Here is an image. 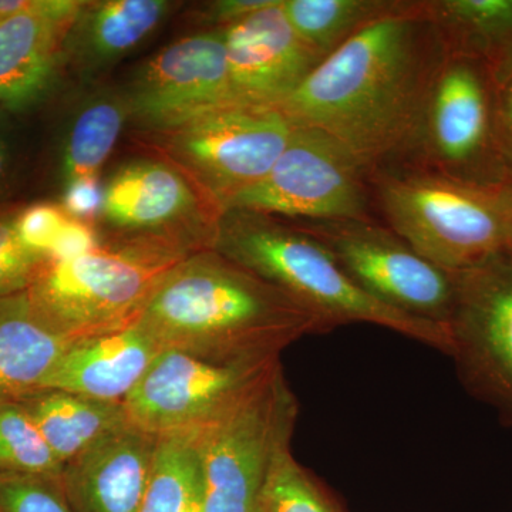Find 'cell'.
Listing matches in <instances>:
<instances>
[{
    "instance_id": "6da1fadb",
    "label": "cell",
    "mask_w": 512,
    "mask_h": 512,
    "mask_svg": "<svg viewBox=\"0 0 512 512\" xmlns=\"http://www.w3.org/2000/svg\"><path fill=\"white\" fill-rule=\"evenodd\" d=\"M447 55L426 0H403L326 56L279 109L335 140L372 177L409 160Z\"/></svg>"
},
{
    "instance_id": "7a4b0ae2",
    "label": "cell",
    "mask_w": 512,
    "mask_h": 512,
    "mask_svg": "<svg viewBox=\"0 0 512 512\" xmlns=\"http://www.w3.org/2000/svg\"><path fill=\"white\" fill-rule=\"evenodd\" d=\"M138 323L161 349L224 365L271 362L303 336L329 332L284 289L212 248L165 276Z\"/></svg>"
},
{
    "instance_id": "3957f363",
    "label": "cell",
    "mask_w": 512,
    "mask_h": 512,
    "mask_svg": "<svg viewBox=\"0 0 512 512\" xmlns=\"http://www.w3.org/2000/svg\"><path fill=\"white\" fill-rule=\"evenodd\" d=\"M212 249L292 295L328 330L372 323L451 356L444 326L397 311L357 285L335 256L295 222L249 211H224Z\"/></svg>"
},
{
    "instance_id": "277c9868",
    "label": "cell",
    "mask_w": 512,
    "mask_h": 512,
    "mask_svg": "<svg viewBox=\"0 0 512 512\" xmlns=\"http://www.w3.org/2000/svg\"><path fill=\"white\" fill-rule=\"evenodd\" d=\"M376 214L431 264L450 274L508 256L512 194L416 167L370 177Z\"/></svg>"
},
{
    "instance_id": "5b68a950",
    "label": "cell",
    "mask_w": 512,
    "mask_h": 512,
    "mask_svg": "<svg viewBox=\"0 0 512 512\" xmlns=\"http://www.w3.org/2000/svg\"><path fill=\"white\" fill-rule=\"evenodd\" d=\"M202 249L183 235L120 234L89 254L47 262L29 292L66 335L90 338L138 322L165 276Z\"/></svg>"
},
{
    "instance_id": "8992f818",
    "label": "cell",
    "mask_w": 512,
    "mask_h": 512,
    "mask_svg": "<svg viewBox=\"0 0 512 512\" xmlns=\"http://www.w3.org/2000/svg\"><path fill=\"white\" fill-rule=\"evenodd\" d=\"M296 417L298 402L276 360L220 412L185 430L201 468V512H264L269 474L291 444Z\"/></svg>"
},
{
    "instance_id": "52a82bcc",
    "label": "cell",
    "mask_w": 512,
    "mask_h": 512,
    "mask_svg": "<svg viewBox=\"0 0 512 512\" xmlns=\"http://www.w3.org/2000/svg\"><path fill=\"white\" fill-rule=\"evenodd\" d=\"M403 167L504 188L495 82L487 63L448 49L427 97L412 154Z\"/></svg>"
},
{
    "instance_id": "ba28073f",
    "label": "cell",
    "mask_w": 512,
    "mask_h": 512,
    "mask_svg": "<svg viewBox=\"0 0 512 512\" xmlns=\"http://www.w3.org/2000/svg\"><path fill=\"white\" fill-rule=\"evenodd\" d=\"M224 211L288 221L376 220L369 171L325 133L301 124L269 173L229 198Z\"/></svg>"
},
{
    "instance_id": "9c48e42d",
    "label": "cell",
    "mask_w": 512,
    "mask_h": 512,
    "mask_svg": "<svg viewBox=\"0 0 512 512\" xmlns=\"http://www.w3.org/2000/svg\"><path fill=\"white\" fill-rule=\"evenodd\" d=\"M295 126L279 107L229 100L158 136L168 161L224 210L269 173Z\"/></svg>"
},
{
    "instance_id": "30bf717a",
    "label": "cell",
    "mask_w": 512,
    "mask_h": 512,
    "mask_svg": "<svg viewBox=\"0 0 512 512\" xmlns=\"http://www.w3.org/2000/svg\"><path fill=\"white\" fill-rule=\"evenodd\" d=\"M292 222L318 239L367 293L397 311L447 328L456 299V274L431 264L386 224Z\"/></svg>"
},
{
    "instance_id": "8fae6325",
    "label": "cell",
    "mask_w": 512,
    "mask_h": 512,
    "mask_svg": "<svg viewBox=\"0 0 512 512\" xmlns=\"http://www.w3.org/2000/svg\"><path fill=\"white\" fill-rule=\"evenodd\" d=\"M458 369L471 390L512 414V261L456 274L448 322Z\"/></svg>"
},
{
    "instance_id": "7c38bea8",
    "label": "cell",
    "mask_w": 512,
    "mask_h": 512,
    "mask_svg": "<svg viewBox=\"0 0 512 512\" xmlns=\"http://www.w3.org/2000/svg\"><path fill=\"white\" fill-rule=\"evenodd\" d=\"M124 96L130 120L158 134L235 100L222 29L164 47L138 67Z\"/></svg>"
},
{
    "instance_id": "4fadbf2b",
    "label": "cell",
    "mask_w": 512,
    "mask_h": 512,
    "mask_svg": "<svg viewBox=\"0 0 512 512\" xmlns=\"http://www.w3.org/2000/svg\"><path fill=\"white\" fill-rule=\"evenodd\" d=\"M276 360L224 365L163 349L123 402L128 423L157 437L194 429L220 412Z\"/></svg>"
},
{
    "instance_id": "5bb4252c",
    "label": "cell",
    "mask_w": 512,
    "mask_h": 512,
    "mask_svg": "<svg viewBox=\"0 0 512 512\" xmlns=\"http://www.w3.org/2000/svg\"><path fill=\"white\" fill-rule=\"evenodd\" d=\"M221 205L170 161L136 160L103 187L100 217L121 234H173L212 248Z\"/></svg>"
},
{
    "instance_id": "9a60e30c",
    "label": "cell",
    "mask_w": 512,
    "mask_h": 512,
    "mask_svg": "<svg viewBox=\"0 0 512 512\" xmlns=\"http://www.w3.org/2000/svg\"><path fill=\"white\" fill-rule=\"evenodd\" d=\"M234 99L279 107L323 57L286 18L284 0H271L222 29Z\"/></svg>"
},
{
    "instance_id": "2e32d148",
    "label": "cell",
    "mask_w": 512,
    "mask_h": 512,
    "mask_svg": "<svg viewBox=\"0 0 512 512\" xmlns=\"http://www.w3.org/2000/svg\"><path fill=\"white\" fill-rule=\"evenodd\" d=\"M83 3L35 0L28 12L0 22V111L22 113L49 93Z\"/></svg>"
},
{
    "instance_id": "e0dca14e",
    "label": "cell",
    "mask_w": 512,
    "mask_h": 512,
    "mask_svg": "<svg viewBox=\"0 0 512 512\" xmlns=\"http://www.w3.org/2000/svg\"><path fill=\"white\" fill-rule=\"evenodd\" d=\"M157 443L127 424L64 464L60 481L73 512H138Z\"/></svg>"
},
{
    "instance_id": "ac0fdd59",
    "label": "cell",
    "mask_w": 512,
    "mask_h": 512,
    "mask_svg": "<svg viewBox=\"0 0 512 512\" xmlns=\"http://www.w3.org/2000/svg\"><path fill=\"white\" fill-rule=\"evenodd\" d=\"M140 323L74 340L43 387L123 403L161 352Z\"/></svg>"
},
{
    "instance_id": "d6986e66",
    "label": "cell",
    "mask_w": 512,
    "mask_h": 512,
    "mask_svg": "<svg viewBox=\"0 0 512 512\" xmlns=\"http://www.w3.org/2000/svg\"><path fill=\"white\" fill-rule=\"evenodd\" d=\"M73 342L29 291L0 296V404L43 390Z\"/></svg>"
},
{
    "instance_id": "ffe728a7",
    "label": "cell",
    "mask_w": 512,
    "mask_h": 512,
    "mask_svg": "<svg viewBox=\"0 0 512 512\" xmlns=\"http://www.w3.org/2000/svg\"><path fill=\"white\" fill-rule=\"evenodd\" d=\"M173 8L168 0L84 2L64 42V63L82 74L100 72L153 35Z\"/></svg>"
},
{
    "instance_id": "44dd1931",
    "label": "cell",
    "mask_w": 512,
    "mask_h": 512,
    "mask_svg": "<svg viewBox=\"0 0 512 512\" xmlns=\"http://www.w3.org/2000/svg\"><path fill=\"white\" fill-rule=\"evenodd\" d=\"M19 403L63 464L130 424L123 403L103 402L62 390H39Z\"/></svg>"
},
{
    "instance_id": "7402d4cb",
    "label": "cell",
    "mask_w": 512,
    "mask_h": 512,
    "mask_svg": "<svg viewBox=\"0 0 512 512\" xmlns=\"http://www.w3.org/2000/svg\"><path fill=\"white\" fill-rule=\"evenodd\" d=\"M451 52L477 57L491 72L512 60V0H426Z\"/></svg>"
},
{
    "instance_id": "603a6c76",
    "label": "cell",
    "mask_w": 512,
    "mask_h": 512,
    "mask_svg": "<svg viewBox=\"0 0 512 512\" xmlns=\"http://www.w3.org/2000/svg\"><path fill=\"white\" fill-rule=\"evenodd\" d=\"M128 120L130 109L124 93H99L80 107L60 153L63 187L80 180H99Z\"/></svg>"
},
{
    "instance_id": "cb8c5ba5",
    "label": "cell",
    "mask_w": 512,
    "mask_h": 512,
    "mask_svg": "<svg viewBox=\"0 0 512 512\" xmlns=\"http://www.w3.org/2000/svg\"><path fill=\"white\" fill-rule=\"evenodd\" d=\"M403 0H284L286 18L306 45L325 59Z\"/></svg>"
},
{
    "instance_id": "d4e9b609",
    "label": "cell",
    "mask_w": 512,
    "mask_h": 512,
    "mask_svg": "<svg viewBox=\"0 0 512 512\" xmlns=\"http://www.w3.org/2000/svg\"><path fill=\"white\" fill-rule=\"evenodd\" d=\"M201 511V468L190 431L158 436L153 470L138 512Z\"/></svg>"
},
{
    "instance_id": "484cf974",
    "label": "cell",
    "mask_w": 512,
    "mask_h": 512,
    "mask_svg": "<svg viewBox=\"0 0 512 512\" xmlns=\"http://www.w3.org/2000/svg\"><path fill=\"white\" fill-rule=\"evenodd\" d=\"M63 468L25 407L0 404V473L60 476Z\"/></svg>"
},
{
    "instance_id": "4316f807",
    "label": "cell",
    "mask_w": 512,
    "mask_h": 512,
    "mask_svg": "<svg viewBox=\"0 0 512 512\" xmlns=\"http://www.w3.org/2000/svg\"><path fill=\"white\" fill-rule=\"evenodd\" d=\"M264 512H339L311 474L293 458L291 447L276 458L264 494Z\"/></svg>"
},
{
    "instance_id": "83f0119b",
    "label": "cell",
    "mask_w": 512,
    "mask_h": 512,
    "mask_svg": "<svg viewBox=\"0 0 512 512\" xmlns=\"http://www.w3.org/2000/svg\"><path fill=\"white\" fill-rule=\"evenodd\" d=\"M0 512H73L60 476L0 473Z\"/></svg>"
},
{
    "instance_id": "f1b7e54d",
    "label": "cell",
    "mask_w": 512,
    "mask_h": 512,
    "mask_svg": "<svg viewBox=\"0 0 512 512\" xmlns=\"http://www.w3.org/2000/svg\"><path fill=\"white\" fill-rule=\"evenodd\" d=\"M15 217L16 212H0V296L29 291L49 262L22 244Z\"/></svg>"
},
{
    "instance_id": "f546056e",
    "label": "cell",
    "mask_w": 512,
    "mask_h": 512,
    "mask_svg": "<svg viewBox=\"0 0 512 512\" xmlns=\"http://www.w3.org/2000/svg\"><path fill=\"white\" fill-rule=\"evenodd\" d=\"M69 215L62 205L50 202H37L23 210L16 211V234L30 251L49 258L57 235L62 231Z\"/></svg>"
},
{
    "instance_id": "4dcf8cb0",
    "label": "cell",
    "mask_w": 512,
    "mask_h": 512,
    "mask_svg": "<svg viewBox=\"0 0 512 512\" xmlns=\"http://www.w3.org/2000/svg\"><path fill=\"white\" fill-rule=\"evenodd\" d=\"M495 114H497L498 150L503 184L512 194V60L493 72Z\"/></svg>"
},
{
    "instance_id": "1f68e13d",
    "label": "cell",
    "mask_w": 512,
    "mask_h": 512,
    "mask_svg": "<svg viewBox=\"0 0 512 512\" xmlns=\"http://www.w3.org/2000/svg\"><path fill=\"white\" fill-rule=\"evenodd\" d=\"M101 245V239L90 222L67 218L62 231L57 235L55 245L49 254V261H66L94 251Z\"/></svg>"
},
{
    "instance_id": "d6a6232c",
    "label": "cell",
    "mask_w": 512,
    "mask_h": 512,
    "mask_svg": "<svg viewBox=\"0 0 512 512\" xmlns=\"http://www.w3.org/2000/svg\"><path fill=\"white\" fill-rule=\"evenodd\" d=\"M62 208L70 218L90 222L101 214L103 187L99 180H80L63 188Z\"/></svg>"
},
{
    "instance_id": "836d02e7",
    "label": "cell",
    "mask_w": 512,
    "mask_h": 512,
    "mask_svg": "<svg viewBox=\"0 0 512 512\" xmlns=\"http://www.w3.org/2000/svg\"><path fill=\"white\" fill-rule=\"evenodd\" d=\"M269 2L271 0H215L200 6L195 19L210 29H224L264 8Z\"/></svg>"
},
{
    "instance_id": "e575fe53",
    "label": "cell",
    "mask_w": 512,
    "mask_h": 512,
    "mask_svg": "<svg viewBox=\"0 0 512 512\" xmlns=\"http://www.w3.org/2000/svg\"><path fill=\"white\" fill-rule=\"evenodd\" d=\"M13 161H15V143L9 128L0 121V191L8 183Z\"/></svg>"
},
{
    "instance_id": "d590c367",
    "label": "cell",
    "mask_w": 512,
    "mask_h": 512,
    "mask_svg": "<svg viewBox=\"0 0 512 512\" xmlns=\"http://www.w3.org/2000/svg\"><path fill=\"white\" fill-rule=\"evenodd\" d=\"M508 258L512 261V212H511V235H510V248H508Z\"/></svg>"
}]
</instances>
